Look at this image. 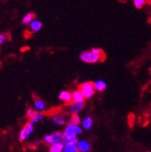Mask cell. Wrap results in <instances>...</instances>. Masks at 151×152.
<instances>
[{
  "label": "cell",
  "instance_id": "obj_1",
  "mask_svg": "<svg viewBox=\"0 0 151 152\" xmlns=\"http://www.w3.org/2000/svg\"><path fill=\"white\" fill-rule=\"evenodd\" d=\"M80 58L82 61L87 64H95L102 60L103 56L93 53L92 51H85L80 54Z\"/></svg>",
  "mask_w": 151,
  "mask_h": 152
},
{
  "label": "cell",
  "instance_id": "obj_2",
  "mask_svg": "<svg viewBox=\"0 0 151 152\" xmlns=\"http://www.w3.org/2000/svg\"><path fill=\"white\" fill-rule=\"evenodd\" d=\"M79 89L85 97V99H89L92 97L96 91V89L94 87V84L92 82H86V83H82L79 87Z\"/></svg>",
  "mask_w": 151,
  "mask_h": 152
},
{
  "label": "cell",
  "instance_id": "obj_3",
  "mask_svg": "<svg viewBox=\"0 0 151 152\" xmlns=\"http://www.w3.org/2000/svg\"><path fill=\"white\" fill-rule=\"evenodd\" d=\"M63 137V134L59 131H55L51 134H47L44 137V141L48 144L50 146L54 145L57 143L62 142Z\"/></svg>",
  "mask_w": 151,
  "mask_h": 152
},
{
  "label": "cell",
  "instance_id": "obj_4",
  "mask_svg": "<svg viewBox=\"0 0 151 152\" xmlns=\"http://www.w3.org/2000/svg\"><path fill=\"white\" fill-rule=\"evenodd\" d=\"M33 126L29 122L26 124V125L23 127L21 132L19 133V140L21 141H26L31 136L33 131Z\"/></svg>",
  "mask_w": 151,
  "mask_h": 152
},
{
  "label": "cell",
  "instance_id": "obj_5",
  "mask_svg": "<svg viewBox=\"0 0 151 152\" xmlns=\"http://www.w3.org/2000/svg\"><path fill=\"white\" fill-rule=\"evenodd\" d=\"M81 132H82V128L79 125L68 124L63 134L66 135H77L80 134Z\"/></svg>",
  "mask_w": 151,
  "mask_h": 152
},
{
  "label": "cell",
  "instance_id": "obj_6",
  "mask_svg": "<svg viewBox=\"0 0 151 152\" xmlns=\"http://www.w3.org/2000/svg\"><path fill=\"white\" fill-rule=\"evenodd\" d=\"M62 142L65 145H77L78 142V137H77V135H66L63 134Z\"/></svg>",
  "mask_w": 151,
  "mask_h": 152
},
{
  "label": "cell",
  "instance_id": "obj_7",
  "mask_svg": "<svg viewBox=\"0 0 151 152\" xmlns=\"http://www.w3.org/2000/svg\"><path fill=\"white\" fill-rule=\"evenodd\" d=\"M84 107V102H77L73 100L70 104V111L73 114H77Z\"/></svg>",
  "mask_w": 151,
  "mask_h": 152
},
{
  "label": "cell",
  "instance_id": "obj_8",
  "mask_svg": "<svg viewBox=\"0 0 151 152\" xmlns=\"http://www.w3.org/2000/svg\"><path fill=\"white\" fill-rule=\"evenodd\" d=\"M77 146L80 152H89L90 151V148H91L90 144L86 141H84V140L78 141Z\"/></svg>",
  "mask_w": 151,
  "mask_h": 152
},
{
  "label": "cell",
  "instance_id": "obj_9",
  "mask_svg": "<svg viewBox=\"0 0 151 152\" xmlns=\"http://www.w3.org/2000/svg\"><path fill=\"white\" fill-rule=\"evenodd\" d=\"M59 100L65 101L66 103L73 102V94L68 92V91H62L59 95Z\"/></svg>",
  "mask_w": 151,
  "mask_h": 152
},
{
  "label": "cell",
  "instance_id": "obj_10",
  "mask_svg": "<svg viewBox=\"0 0 151 152\" xmlns=\"http://www.w3.org/2000/svg\"><path fill=\"white\" fill-rule=\"evenodd\" d=\"M66 145L63 142H59L50 146V152H63Z\"/></svg>",
  "mask_w": 151,
  "mask_h": 152
},
{
  "label": "cell",
  "instance_id": "obj_11",
  "mask_svg": "<svg viewBox=\"0 0 151 152\" xmlns=\"http://www.w3.org/2000/svg\"><path fill=\"white\" fill-rule=\"evenodd\" d=\"M94 84V87L96 89V91H103L107 88V83L105 81L103 80H97L96 81Z\"/></svg>",
  "mask_w": 151,
  "mask_h": 152
},
{
  "label": "cell",
  "instance_id": "obj_12",
  "mask_svg": "<svg viewBox=\"0 0 151 152\" xmlns=\"http://www.w3.org/2000/svg\"><path fill=\"white\" fill-rule=\"evenodd\" d=\"M82 127L84 128L85 130H90L91 129V127L93 126V120L90 117H87V118H85L82 122Z\"/></svg>",
  "mask_w": 151,
  "mask_h": 152
},
{
  "label": "cell",
  "instance_id": "obj_13",
  "mask_svg": "<svg viewBox=\"0 0 151 152\" xmlns=\"http://www.w3.org/2000/svg\"><path fill=\"white\" fill-rule=\"evenodd\" d=\"M30 28L34 32H37V31L40 30L41 28H42V23L40 21L37 20V19H34L30 23Z\"/></svg>",
  "mask_w": 151,
  "mask_h": 152
},
{
  "label": "cell",
  "instance_id": "obj_14",
  "mask_svg": "<svg viewBox=\"0 0 151 152\" xmlns=\"http://www.w3.org/2000/svg\"><path fill=\"white\" fill-rule=\"evenodd\" d=\"M73 100L77 102H84L85 97L80 91H74L73 93Z\"/></svg>",
  "mask_w": 151,
  "mask_h": 152
},
{
  "label": "cell",
  "instance_id": "obj_15",
  "mask_svg": "<svg viewBox=\"0 0 151 152\" xmlns=\"http://www.w3.org/2000/svg\"><path fill=\"white\" fill-rule=\"evenodd\" d=\"M33 18H34V15H33V13H27L26 15H25V16L23 18L22 23H23V25L30 24V23L34 20Z\"/></svg>",
  "mask_w": 151,
  "mask_h": 152
},
{
  "label": "cell",
  "instance_id": "obj_16",
  "mask_svg": "<svg viewBox=\"0 0 151 152\" xmlns=\"http://www.w3.org/2000/svg\"><path fill=\"white\" fill-rule=\"evenodd\" d=\"M78 148L77 145H66L65 148L63 150V152H79Z\"/></svg>",
  "mask_w": 151,
  "mask_h": 152
},
{
  "label": "cell",
  "instance_id": "obj_17",
  "mask_svg": "<svg viewBox=\"0 0 151 152\" xmlns=\"http://www.w3.org/2000/svg\"><path fill=\"white\" fill-rule=\"evenodd\" d=\"M80 124V118H79L77 114H73L71 120L69 121L68 124H74V125H79Z\"/></svg>",
  "mask_w": 151,
  "mask_h": 152
},
{
  "label": "cell",
  "instance_id": "obj_18",
  "mask_svg": "<svg viewBox=\"0 0 151 152\" xmlns=\"http://www.w3.org/2000/svg\"><path fill=\"white\" fill-rule=\"evenodd\" d=\"M45 107H46V104H45V103L42 100H36V102H35V107L36 108V109H38L39 110H43L45 109Z\"/></svg>",
  "mask_w": 151,
  "mask_h": 152
},
{
  "label": "cell",
  "instance_id": "obj_19",
  "mask_svg": "<svg viewBox=\"0 0 151 152\" xmlns=\"http://www.w3.org/2000/svg\"><path fill=\"white\" fill-rule=\"evenodd\" d=\"M38 114H39V112L37 111V110L33 109V108H29V109H28L26 113L27 117H28L29 118H30V119L35 118V117L38 115Z\"/></svg>",
  "mask_w": 151,
  "mask_h": 152
},
{
  "label": "cell",
  "instance_id": "obj_20",
  "mask_svg": "<svg viewBox=\"0 0 151 152\" xmlns=\"http://www.w3.org/2000/svg\"><path fill=\"white\" fill-rule=\"evenodd\" d=\"M53 121L54 124H56V125H63V124H65L66 123L65 120L62 118H59L58 116L54 117V118H53Z\"/></svg>",
  "mask_w": 151,
  "mask_h": 152
},
{
  "label": "cell",
  "instance_id": "obj_21",
  "mask_svg": "<svg viewBox=\"0 0 151 152\" xmlns=\"http://www.w3.org/2000/svg\"><path fill=\"white\" fill-rule=\"evenodd\" d=\"M42 119H43V116H42V114H38V115L36 116L35 118H32V119H31L29 122L31 124L34 125L35 124H36V123H38V122L41 121Z\"/></svg>",
  "mask_w": 151,
  "mask_h": 152
},
{
  "label": "cell",
  "instance_id": "obj_22",
  "mask_svg": "<svg viewBox=\"0 0 151 152\" xmlns=\"http://www.w3.org/2000/svg\"><path fill=\"white\" fill-rule=\"evenodd\" d=\"M146 0H133V4L136 9H141L145 5Z\"/></svg>",
  "mask_w": 151,
  "mask_h": 152
},
{
  "label": "cell",
  "instance_id": "obj_23",
  "mask_svg": "<svg viewBox=\"0 0 151 152\" xmlns=\"http://www.w3.org/2000/svg\"><path fill=\"white\" fill-rule=\"evenodd\" d=\"M91 51H92L93 53L96 54V55H100V56H101L102 54H103V50L100 48H93Z\"/></svg>",
  "mask_w": 151,
  "mask_h": 152
},
{
  "label": "cell",
  "instance_id": "obj_24",
  "mask_svg": "<svg viewBox=\"0 0 151 152\" xmlns=\"http://www.w3.org/2000/svg\"><path fill=\"white\" fill-rule=\"evenodd\" d=\"M6 39H7V38H6V35H4V34L0 35V44L2 45L3 43H5Z\"/></svg>",
  "mask_w": 151,
  "mask_h": 152
}]
</instances>
